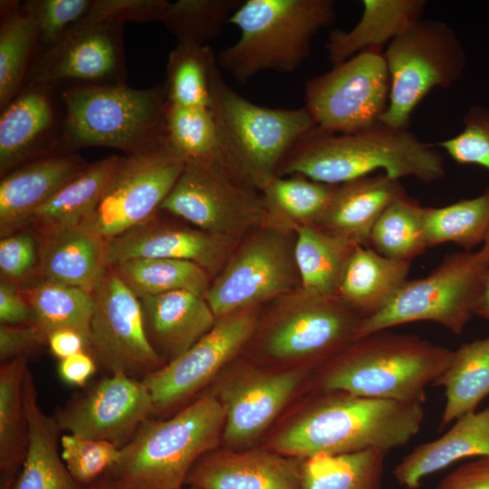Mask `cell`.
<instances>
[{"mask_svg": "<svg viewBox=\"0 0 489 489\" xmlns=\"http://www.w3.org/2000/svg\"><path fill=\"white\" fill-rule=\"evenodd\" d=\"M55 86L25 83L1 110L0 177L45 153L62 149L63 120Z\"/></svg>", "mask_w": 489, "mask_h": 489, "instance_id": "ffe728a7", "label": "cell"}, {"mask_svg": "<svg viewBox=\"0 0 489 489\" xmlns=\"http://www.w3.org/2000/svg\"><path fill=\"white\" fill-rule=\"evenodd\" d=\"M360 319L337 296L300 288L274 313L263 349L275 360L324 364L354 340Z\"/></svg>", "mask_w": 489, "mask_h": 489, "instance_id": "4fadbf2b", "label": "cell"}, {"mask_svg": "<svg viewBox=\"0 0 489 489\" xmlns=\"http://www.w3.org/2000/svg\"><path fill=\"white\" fill-rule=\"evenodd\" d=\"M0 108L22 90L38 49V31L20 1L0 2Z\"/></svg>", "mask_w": 489, "mask_h": 489, "instance_id": "e575fe53", "label": "cell"}, {"mask_svg": "<svg viewBox=\"0 0 489 489\" xmlns=\"http://www.w3.org/2000/svg\"><path fill=\"white\" fill-rule=\"evenodd\" d=\"M47 345L52 353L63 360L81 351H88V340L80 332L62 329L53 331L47 337Z\"/></svg>", "mask_w": 489, "mask_h": 489, "instance_id": "11a10c76", "label": "cell"}, {"mask_svg": "<svg viewBox=\"0 0 489 489\" xmlns=\"http://www.w3.org/2000/svg\"><path fill=\"white\" fill-rule=\"evenodd\" d=\"M47 343V337L33 324L0 325V360L2 362L28 355L35 348Z\"/></svg>", "mask_w": 489, "mask_h": 489, "instance_id": "f907efd6", "label": "cell"}, {"mask_svg": "<svg viewBox=\"0 0 489 489\" xmlns=\"http://www.w3.org/2000/svg\"><path fill=\"white\" fill-rule=\"evenodd\" d=\"M92 0H27L22 7L34 20L38 31L37 52L64 36L88 15Z\"/></svg>", "mask_w": 489, "mask_h": 489, "instance_id": "bcb514c9", "label": "cell"}, {"mask_svg": "<svg viewBox=\"0 0 489 489\" xmlns=\"http://www.w3.org/2000/svg\"><path fill=\"white\" fill-rule=\"evenodd\" d=\"M294 231V259L301 288L336 296L341 269L356 244L315 225L298 226Z\"/></svg>", "mask_w": 489, "mask_h": 489, "instance_id": "d590c367", "label": "cell"}, {"mask_svg": "<svg viewBox=\"0 0 489 489\" xmlns=\"http://www.w3.org/2000/svg\"><path fill=\"white\" fill-rule=\"evenodd\" d=\"M188 489H197V488H195V487H189Z\"/></svg>", "mask_w": 489, "mask_h": 489, "instance_id": "680465c9", "label": "cell"}, {"mask_svg": "<svg viewBox=\"0 0 489 489\" xmlns=\"http://www.w3.org/2000/svg\"><path fill=\"white\" fill-rule=\"evenodd\" d=\"M423 217L427 247L455 243L471 251L489 231V189L446 206L424 207Z\"/></svg>", "mask_w": 489, "mask_h": 489, "instance_id": "ab89813d", "label": "cell"}, {"mask_svg": "<svg viewBox=\"0 0 489 489\" xmlns=\"http://www.w3.org/2000/svg\"><path fill=\"white\" fill-rule=\"evenodd\" d=\"M123 24L83 20L34 55L25 83L126 84Z\"/></svg>", "mask_w": 489, "mask_h": 489, "instance_id": "2e32d148", "label": "cell"}, {"mask_svg": "<svg viewBox=\"0 0 489 489\" xmlns=\"http://www.w3.org/2000/svg\"><path fill=\"white\" fill-rule=\"evenodd\" d=\"M214 55L207 45L177 44L168 54L164 82L168 103L209 108V68Z\"/></svg>", "mask_w": 489, "mask_h": 489, "instance_id": "7bdbcfd3", "label": "cell"}, {"mask_svg": "<svg viewBox=\"0 0 489 489\" xmlns=\"http://www.w3.org/2000/svg\"><path fill=\"white\" fill-rule=\"evenodd\" d=\"M0 322L7 325L35 324L32 307L18 285L0 280Z\"/></svg>", "mask_w": 489, "mask_h": 489, "instance_id": "816d5d0a", "label": "cell"}, {"mask_svg": "<svg viewBox=\"0 0 489 489\" xmlns=\"http://www.w3.org/2000/svg\"><path fill=\"white\" fill-rule=\"evenodd\" d=\"M433 385L445 389L441 429L476 411L481 401L489 396V335L464 343L454 350L450 364Z\"/></svg>", "mask_w": 489, "mask_h": 489, "instance_id": "1f68e13d", "label": "cell"}, {"mask_svg": "<svg viewBox=\"0 0 489 489\" xmlns=\"http://www.w3.org/2000/svg\"><path fill=\"white\" fill-rule=\"evenodd\" d=\"M61 455L72 476L82 485L96 480L119 459L120 448L111 442L83 438L72 434L61 436Z\"/></svg>", "mask_w": 489, "mask_h": 489, "instance_id": "f6af8a7d", "label": "cell"}, {"mask_svg": "<svg viewBox=\"0 0 489 489\" xmlns=\"http://www.w3.org/2000/svg\"><path fill=\"white\" fill-rule=\"evenodd\" d=\"M308 375V368L265 371L240 368L211 392L225 412L222 440L240 449L255 440L286 406Z\"/></svg>", "mask_w": 489, "mask_h": 489, "instance_id": "d6986e66", "label": "cell"}, {"mask_svg": "<svg viewBox=\"0 0 489 489\" xmlns=\"http://www.w3.org/2000/svg\"><path fill=\"white\" fill-rule=\"evenodd\" d=\"M186 159L170 146L124 156L83 225L109 241L153 220Z\"/></svg>", "mask_w": 489, "mask_h": 489, "instance_id": "7c38bea8", "label": "cell"}, {"mask_svg": "<svg viewBox=\"0 0 489 489\" xmlns=\"http://www.w3.org/2000/svg\"><path fill=\"white\" fill-rule=\"evenodd\" d=\"M167 128L170 147L186 160L199 161L225 171L218 133L209 108L182 107L168 101Z\"/></svg>", "mask_w": 489, "mask_h": 489, "instance_id": "b9f144b4", "label": "cell"}, {"mask_svg": "<svg viewBox=\"0 0 489 489\" xmlns=\"http://www.w3.org/2000/svg\"><path fill=\"white\" fill-rule=\"evenodd\" d=\"M463 122L461 132L436 146L458 164L476 165L489 171V109L481 105L470 107Z\"/></svg>", "mask_w": 489, "mask_h": 489, "instance_id": "7dc6e473", "label": "cell"}, {"mask_svg": "<svg viewBox=\"0 0 489 489\" xmlns=\"http://www.w3.org/2000/svg\"><path fill=\"white\" fill-rule=\"evenodd\" d=\"M300 276L284 230L267 225L235 251L205 295L216 320L293 292Z\"/></svg>", "mask_w": 489, "mask_h": 489, "instance_id": "8fae6325", "label": "cell"}, {"mask_svg": "<svg viewBox=\"0 0 489 489\" xmlns=\"http://www.w3.org/2000/svg\"><path fill=\"white\" fill-rule=\"evenodd\" d=\"M423 215L424 207L405 193L381 213L371 230L369 244L385 257L410 263L427 248Z\"/></svg>", "mask_w": 489, "mask_h": 489, "instance_id": "60d3db41", "label": "cell"}, {"mask_svg": "<svg viewBox=\"0 0 489 489\" xmlns=\"http://www.w3.org/2000/svg\"><path fill=\"white\" fill-rule=\"evenodd\" d=\"M359 22L349 31L331 32L326 43L329 61L340 64L370 48H382L387 42L422 19L425 0H363Z\"/></svg>", "mask_w": 489, "mask_h": 489, "instance_id": "f546056e", "label": "cell"}, {"mask_svg": "<svg viewBox=\"0 0 489 489\" xmlns=\"http://www.w3.org/2000/svg\"><path fill=\"white\" fill-rule=\"evenodd\" d=\"M387 454L368 449L302 459L301 489H382Z\"/></svg>", "mask_w": 489, "mask_h": 489, "instance_id": "8d00e7d4", "label": "cell"}, {"mask_svg": "<svg viewBox=\"0 0 489 489\" xmlns=\"http://www.w3.org/2000/svg\"><path fill=\"white\" fill-rule=\"evenodd\" d=\"M423 420L422 404L320 391L271 437L268 449L301 460L368 449L388 453L408 444Z\"/></svg>", "mask_w": 489, "mask_h": 489, "instance_id": "6da1fadb", "label": "cell"}, {"mask_svg": "<svg viewBox=\"0 0 489 489\" xmlns=\"http://www.w3.org/2000/svg\"><path fill=\"white\" fill-rule=\"evenodd\" d=\"M35 236L40 279L94 291L109 267L106 240L85 226Z\"/></svg>", "mask_w": 489, "mask_h": 489, "instance_id": "484cf974", "label": "cell"}, {"mask_svg": "<svg viewBox=\"0 0 489 489\" xmlns=\"http://www.w3.org/2000/svg\"><path fill=\"white\" fill-rule=\"evenodd\" d=\"M256 326L254 307L217 319L183 354L145 376L142 380L155 411L184 401L215 379L251 339Z\"/></svg>", "mask_w": 489, "mask_h": 489, "instance_id": "e0dca14e", "label": "cell"}, {"mask_svg": "<svg viewBox=\"0 0 489 489\" xmlns=\"http://www.w3.org/2000/svg\"><path fill=\"white\" fill-rule=\"evenodd\" d=\"M410 263L355 244L341 269L336 296L361 319L383 309L407 281Z\"/></svg>", "mask_w": 489, "mask_h": 489, "instance_id": "f1b7e54d", "label": "cell"}, {"mask_svg": "<svg viewBox=\"0 0 489 489\" xmlns=\"http://www.w3.org/2000/svg\"><path fill=\"white\" fill-rule=\"evenodd\" d=\"M454 350L419 337L379 331L350 342L321 365L320 391L422 404Z\"/></svg>", "mask_w": 489, "mask_h": 489, "instance_id": "277c9868", "label": "cell"}, {"mask_svg": "<svg viewBox=\"0 0 489 489\" xmlns=\"http://www.w3.org/2000/svg\"><path fill=\"white\" fill-rule=\"evenodd\" d=\"M28 445L14 489H86L69 473L59 451V427L38 401L34 376L28 369L23 388Z\"/></svg>", "mask_w": 489, "mask_h": 489, "instance_id": "4316f807", "label": "cell"}, {"mask_svg": "<svg viewBox=\"0 0 489 489\" xmlns=\"http://www.w3.org/2000/svg\"><path fill=\"white\" fill-rule=\"evenodd\" d=\"M489 253L449 254L427 276L406 281L390 302L377 313L360 319L354 340L409 322L429 321L461 334L474 314Z\"/></svg>", "mask_w": 489, "mask_h": 489, "instance_id": "ba28073f", "label": "cell"}, {"mask_svg": "<svg viewBox=\"0 0 489 489\" xmlns=\"http://www.w3.org/2000/svg\"><path fill=\"white\" fill-rule=\"evenodd\" d=\"M474 314L489 321V268L482 281L475 304Z\"/></svg>", "mask_w": 489, "mask_h": 489, "instance_id": "9f6ffc18", "label": "cell"}, {"mask_svg": "<svg viewBox=\"0 0 489 489\" xmlns=\"http://www.w3.org/2000/svg\"><path fill=\"white\" fill-rule=\"evenodd\" d=\"M87 165L76 152L56 149L1 177L0 236L27 228L31 216Z\"/></svg>", "mask_w": 489, "mask_h": 489, "instance_id": "7402d4cb", "label": "cell"}, {"mask_svg": "<svg viewBox=\"0 0 489 489\" xmlns=\"http://www.w3.org/2000/svg\"><path fill=\"white\" fill-rule=\"evenodd\" d=\"M383 170L399 179L414 177L424 183L440 179L444 160L433 145L408 129L380 121L362 130L332 134L318 129L298 143L277 177L300 175L316 182L340 185Z\"/></svg>", "mask_w": 489, "mask_h": 489, "instance_id": "7a4b0ae2", "label": "cell"}, {"mask_svg": "<svg viewBox=\"0 0 489 489\" xmlns=\"http://www.w3.org/2000/svg\"><path fill=\"white\" fill-rule=\"evenodd\" d=\"M97 363L88 351H81L63 360L59 364L62 379L69 384L83 386L95 373Z\"/></svg>", "mask_w": 489, "mask_h": 489, "instance_id": "db71d44e", "label": "cell"}, {"mask_svg": "<svg viewBox=\"0 0 489 489\" xmlns=\"http://www.w3.org/2000/svg\"><path fill=\"white\" fill-rule=\"evenodd\" d=\"M436 489H489V456L460 465L444 477Z\"/></svg>", "mask_w": 489, "mask_h": 489, "instance_id": "f5cc1de1", "label": "cell"}, {"mask_svg": "<svg viewBox=\"0 0 489 489\" xmlns=\"http://www.w3.org/2000/svg\"><path fill=\"white\" fill-rule=\"evenodd\" d=\"M160 210L189 222L197 229L235 238L265 221L263 196L225 171L196 160H186Z\"/></svg>", "mask_w": 489, "mask_h": 489, "instance_id": "5bb4252c", "label": "cell"}, {"mask_svg": "<svg viewBox=\"0 0 489 489\" xmlns=\"http://www.w3.org/2000/svg\"><path fill=\"white\" fill-rule=\"evenodd\" d=\"M389 91L382 48H370L307 81L304 107L319 130L353 133L379 121Z\"/></svg>", "mask_w": 489, "mask_h": 489, "instance_id": "30bf717a", "label": "cell"}, {"mask_svg": "<svg viewBox=\"0 0 489 489\" xmlns=\"http://www.w3.org/2000/svg\"><path fill=\"white\" fill-rule=\"evenodd\" d=\"M122 159L113 155L88 164L31 216L27 228L42 235L83 226Z\"/></svg>", "mask_w": 489, "mask_h": 489, "instance_id": "4dcf8cb0", "label": "cell"}, {"mask_svg": "<svg viewBox=\"0 0 489 489\" xmlns=\"http://www.w3.org/2000/svg\"><path fill=\"white\" fill-rule=\"evenodd\" d=\"M38 244L33 231L20 230L1 237V278L15 283H25L37 272Z\"/></svg>", "mask_w": 489, "mask_h": 489, "instance_id": "c3c4849f", "label": "cell"}, {"mask_svg": "<svg viewBox=\"0 0 489 489\" xmlns=\"http://www.w3.org/2000/svg\"><path fill=\"white\" fill-rule=\"evenodd\" d=\"M88 352L109 374L141 379L165 363L150 343L138 295L108 267L92 292Z\"/></svg>", "mask_w": 489, "mask_h": 489, "instance_id": "9a60e30c", "label": "cell"}, {"mask_svg": "<svg viewBox=\"0 0 489 489\" xmlns=\"http://www.w3.org/2000/svg\"><path fill=\"white\" fill-rule=\"evenodd\" d=\"M27 356L5 361L0 369V489H14L27 451L23 398Z\"/></svg>", "mask_w": 489, "mask_h": 489, "instance_id": "d6a6232c", "label": "cell"}, {"mask_svg": "<svg viewBox=\"0 0 489 489\" xmlns=\"http://www.w3.org/2000/svg\"><path fill=\"white\" fill-rule=\"evenodd\" d=\"M338 185L316 182L303 176L276 177L263 190L265 221L283 230L318 226Z\"/></svg>", "mask_w": 489, "mask_h": 489, "instance_id": "836d02e7", "label": "cell"}, {"mask_svg": "<svg viewBox=\"0 0 489 489\" xmlns=\"http://www.w3.org/2000/svg\"><path fill=\"white\" fill-rule=\"evenodd\" d=\"M404 194L398 179L384 173L338 185L318 227L353 244L367 245L381 213Z\"/></svg>", "mask_w": 489, "mask_h": 489, "instance_id": "83f0119b", "label": "cell"}, {"mask_svg": "<svg viewBox=\"0 0 489 489\" xmlns=\"http://www.w3.org/2000/svg\"><path fill=\"white\" fill-rule=\"evenodd\" d=\"M154 411L142 379L114 373L72 398L54 418L67 434L106 440L120 448Z\"/></svg>", "mask_w": 489, "mask_h": 489, "instance_id": "ac0fdd59", "label": "cell"}, {"mask_svg": "<svg viewBox=\"0 0 489 489\" xmlns=\"http://www.w3.org/2000/svg\"><path fill=\"white\" fill-rule=\"evenodd\" d=\"M243 0L169 2L163 24L177 43L206 46L217 37Z\"/></svg>", "mask_w": 489, "mask_h": 489, "instance_id": "ee69618b", "label": "cell"}, {"mask_svg": "<svg viewBox=\"0 0 489 489\" xmlns=\"http://www.w3.org/2000/svg\"><path fill=\"white\" fill-rule=\"evenodd\" d=\"M153 220L107 241L109 267L129 259L165 258L192 262L213 273L231 256L234 238Z\"/></svg>", "mask_w": 489, "mask_h": 489, "instance_id": "603a6c76", "label": "cell"}, {"mask_svg": "<svg viewBox=\"0 0 489 489\" xmlns=\"http://www.w3.org/2000/svg\"><path fill=\"white\" fill-rule=\"evenodd\" d=\"M482 246H484L487 250V252L489 253V231H488V233H487V235L485 236V239H484Z\"/></svg>", "mask_w": 489, "mask_h": 489, "instance_id": "6f0895ef", "label": "cell"}, {"mask_svg": "<svg viewBox=\"0 0 489 489\" xmlns=\"http://www.w3.org/2000/svg\"><path fill=\"white\" fill-rule=\"evenodd\" d=\"M224 426V409L212 393L168 419H147L120 447L102 489H182L197 461L217 448Z\"/></svg>", "mask_w": 489, "mask_h": 489, "instance_id": "8992f818", "label": "cell"}, {"mask_svg": "<svg viewBox=\"0 0 489 489\" xmlns=\"http://www.w3.org/2000/svg\"><path fill=\"white\" fill-rule=\"evenodd\" d=\"M167 0H92L85 21L94 23L163 22Z\"/></svg>", "mask_w": 489, "mask_h": 489, "instance_id": "681fc988", "label": "cell"}, {"mask_svg": "<svg viewBox=\"0 0 489 489\" xmlns=\"http://www.w3.org/2000/svg\"><path fill=\"white\" fill-rule=\"evenodd\" d=\"M58 95L63 110V150L106 147L135 156L170 146L164 82L146 89L62 84Z\"/></svg>", "mask_w": 489, "mask_h": 489, "instance_id": "5b68a950", "label": "cell"}, {"mask_svg": "<svg viewBox=\"0 0 489 489\" xmlns=\"http://www.w3.org/2000/svg\"><path fill=\"white\" fill-rule=\"evenodd\" d=\"M333 0H245L228 20L240 30L216 61L240 84L261 72L288 73L311 55L318 32L336 20Z\"/></svg>", "mask_w": 489, "mask_h": 489, "instance_id": "52a82bcc", "label": "cell"}, {"mask_svg": "<svg viewBox=\"0 0 489 489\" xmlns=\"http://www.w3.org/2000/svg\"><path fill=\"white\" fill-rule=\"evenodd\" d=\"M139 298L148 338L168 362L193 346L217 321L205 297L192 292L174 291Z\"/></svg>", "mask_w": 489, "mask_h": 489, "instance_id": "cb8c5ba5", "label": "cell"}, {"mask_svg": "<svg viewBox=\"0 0 489 489\" xmlns=\"http://www.w3.org/2000/svg\"><path fill=\"white\" fill-rule=\"evenodd\" d=\"M211 101L223 167L238 182L263 190L294 147L318 128L303 106L273 109L254 103L231 88L216 55L209 68Z\"/></svg>", "mask_w": 489, "mask_h": 489, "instance_id": "3957f363", "label": "cell"}, {"mask_svg": "<svg viewBox=\"0 0 489 489\" xmlns=\"http://www.w3.org/2000/svg\"><path fill=\"white\" fill-rule=\"evenodd\" d=\"M389 80L388 103L379 121L408 129L421 101L434 88H449L463 75L465 52L445 22L420 19L389 42L384 52Z\"/></svg>", "mask_w": 489, "mask_h": 489, "instance_id": "9c48e42d", "label": "cell"}, {"mask_svg": "<svg viewBox=\"0 0 489 489\" xmlns=\"http://www.w3.org/2000/svg\"><path fill=\"white\" fill-rule=\"evenodd\" d=\"M110 267L138 297L182 290L205 297L210 286L209 273L188 261L135 258Z\"/></svg>", "mask_w": 489, "mask_h": 489, "instance_id": "f35d334b", "label": "cell"}, {"mask_svg": "<svg viewBox=\"0 0 489 489\" xmlns=\"http://www.w3.org/2000/svg\"><path fill=\"white\" fill-rule=\"evenodd\" d=\"M302 460L270 449H214L191 468L197 489H301Z\"/></svg>", "mask_w": 489, "mask_h": 489, "instance_id": "44dd1931", "label": "cell"}, {"mask_svg": "<svg viewBox=\"0 0 489 489\" xmlns=\"http://www.w3.org/2000/svg\"><path fill=\"white\" fill-rule=\"evenodd\" d=\"M20 289L34 311L35 324L46 337L53 331L70 329L82 333L89 343L93 292L43 279Z\"/></svg>", "mask_w": 489, "mask_h": 489, "instance_id": "74e56055", "label": "cell"}, {"mask_svg": "<svg viewBox=\"0 0 489 489\" xmlns=\"http://www.w3.org/2000/svg\"><path fill=\"white\" fill-rule=\"evenodd\" d=\"M484 456H489V407L460 417L441 436L414 447L393 475L401 487L417 489L427 476L456 461Z\"/></svg>", "mask_w": 489, "mask_h": 489, "instance_id": "d4e9b609", "label": "cell"}]
</instances>
